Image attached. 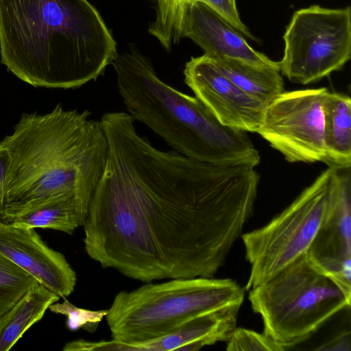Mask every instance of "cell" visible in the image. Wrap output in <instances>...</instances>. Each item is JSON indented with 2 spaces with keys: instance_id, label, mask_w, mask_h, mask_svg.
I'll use <instances>...</instances> for the list:
<instances>
[{
  "instance_id": "cell-1",
  "label": "cell",
  "mask_w": 351,
  "mask_h": 351,
  "mask_svg": "<svg viewBox=\"0 0 351 351\" xmlns=\"http://www.w3.org/2000/svg\"><path fill=\"white\" fill-rule=\"evenodd\" d=\"M100 121L108 150L83 224L88 256L145 282L213 278L253 213L254 167L158 149L127 112Z\"/></svg>"
},
{
  "instance_id": "cell-2",
  "label": "cell",
  "mask_w": 351,
  "mask_h": 351,
  "mask_svg": "<svg viewBox=\"0 0 351 351\" xmlns=\"http://www.w3.org/2000/svg\"><path fill=\"white\" fill-rule=\"evenodd\" d=\"M117 54L88 0H0L1 62L33 86L79 88L103 75Z\"/></svg>"
},
{
  "instance_id": "cell-3",
  "label": "cell",
  "mask_w": 351,
  "mask_h": 351,
  "mask_svg": "<svg viewBox=\"0 0 351 351\" xmlns=\"http://www.w3.org/2000/svg\"><path fill=\"white\" fill-rule=\"evenodd\" d=\"M0 145L10 159L1 215L62 193L92 196L108 150L100 120L60 104L45 114H23Z\"/></svg>"
},
{
  "instance_id": "cell-4",
  "label": "cell",
  "mask_w": 351,
  "mask_h": 351,
  "mask_svg": "<svg viewBox=\"0 0 351 351\" xmlns=\"http://www.w3.org/2000/svg\"><path fill=\"white\" fill-rule=\"evenodd\" d=\"M112 65L128 114L173 150L211 164H259V152L245 132L223 125L195 95L163 82L137 49L117 53Z\"/></svg>"
},
{
  "instance_id": "cell-5",
  "label": "cell",
  "mask_w": 351,
  "mask_h": 351,
  "mask_svg": "<svg viewBox=\"0 0 351 351\" xmlns=\"http://www.w3.org/2000/svg\"><path fill=\"white\" fill-rule=\"evenodd\" d=\"M245 287L230 278H173L114 297L106 316L112 339L140 343L165 336L202 315L241 305Z\"/></svg>"
},
{
  "instance_id": "cell-6",
  "label": "cell",
  "mask_w": 351,
  "mask_h": 351,
  "mask_svg": "<svg viewBox=\"0 0 351 351\" xmlns=\"http://www.w3.org/2000/svg\"><path fill=\"white\" fill-rule=\"evenodd\" d=\"M249 291L263 333L285 350L306 341L351 302L311 263L306 253Z\"/></svg>"
},
{
  "instance_id": "cell-7",
  "label": "cell",
  "mask_w": 351,
  "mask_h": 351,
  "mask_svg": "<svg viewBox=\"0 0 351 351\" xmlns=\"http://www.w3.org/2000/svg\"><path fill=\"white\" fill-rule=\"evenodd\" d=\"M333 167H328L269 223L241 235L250 265L245 291L307 253L326 213Z\"/></svg>"
},
{
  "instance_id": "cell-8",
  "label": "cell",
  "mask_w": 351,
  "mask_h": 351,
  "mask_svg": "<svg viewBox=\"0 0 351 351\" xmlns=\"http://www.w3.org/2000/svg\"><path fill=\"white\" fill-rule=\"evenodd\" d=\"M282 38L280 74L303 85L319 81L351 58V9L312 5L298 10Z\"/></svg>"
},
{
  "instance_id": "cell-9",
  "label": "cell",
  "mask_w": 351,
  "mask_h": 351,
  "mask_svg": "<svg viewBox=\"0 0 351 351\" xmlns=\"http://www.w3.org/2000/svg\"><path fill=\"white\" fill-rule=\"evenodd\" d=\"M326 88L283 91L263 112L256 132L291 163L324 162Z\"/></svg>"
},
{
  "instance_id": "cell-10",
  "label": "cell",
  "mask_w": 351,
  "mask_h": 351,
  "mask_svg": "<svg viewBox=\"0 0 351 351\" xmlns=\"http://www.w3.org/2000/svg\"><path fill=\"white\" fill-rule=\"evenodd\" d=\"M306 254L351 300L350 167H333L326 213Z\"/></svg>"
},
{
  "instance_id": "cell-11",
  "label": "cell",
  "mask_w": 351,
  "mask_h": 351,
  "mask_svg": "<svg viewBox=\"0 0 351 351\" xmlns=\"http://www.w3.org/2000/svg\"><path fill=\"white\" fill-rule=\"evenodd\" d=\"M183 73L186 85L223 125L256 133L267 105L239 88L209 57H191Z\"/></svg>"
},
{
  "instance_id": "cell-12",
  "label": "cell",
  "mask_w": 351,
  "mask_h": 351,
  "mask_svg": "<svg viewBox=\"0 0 351 351\" xmlns=\"http://www.w3.org/2000/svg\"><path fill=\"white\" fill-rule=\"evenodd\" d=\"M0 254L60 298L64 299L74 291L75 271L65 256L48 246L34 228L0 220Z\"/></svg>"
},
{
  "instance_id": "cell-13",
  "label": "cell",
  "mask_w": 351,
  "mask_h": 351,
  "mask_svg": "<svg viewBox=\"0 0 351 351\" xmlns=\"http://www.w3.org/2000/svg\"><path fill=\"white\" fill-rule=\"evenodd\" d=\"M180 35L182 38L192 40L209 58H231L279 69L278 62L255 50L238 30L202 2H191L185 6Z\"/></svg>"
},
{
  "instance_id": "cell-14",
  "label": "cell",
  "mask_w": 351,
  "mask_h": 351,
  "mask_svg": "<svg viewBox=\"0 0 351 351\" xmlns=\"http://www.w3.org/2000/svg\"><path fill=\"white\" fill-rule=\"evenodd\" d=\"M91 197L76 191L51 195L5 213L0 220L17 226L49 228L72 234L83 226Z\"/></svg>"
},
{
  "instance_id": "cell-15",
  "label": "cell",
  "mask_w": 351,
  "mask_h": 351,
  "mask_svg": "<svg viewBox=\"0 0 351 351\" xmlns=\"http://www.w3.org/2000/svg\"><path fill=\"white\" fill-rule=\"evenodd\" d=\"M241 306L233 305L195 317L174 331L138 344L140 351H196L227 341L237 327Z\"/></svg>"
},
{
  "instance_id": "cell-16",
  "label": "cell",
  "mask_w": 351,
  "mask_h": 351,
  "mask_svg": "<svg viewBox=\"0 0 351 351\" xmlns=\"http://www.w3.org/2000/svg\"><path fill=\"white\" fill-rule=\"evenodd\" d=\"M195 1L202 2L216 11L245 38L259 42L241 19L236 0H154L156 19L149 25L148 32L156 38L167 51L171 50L172 45L181 40V24L185 6Z\"/></svg>"
},
{
  "instance_id": "cell-17",
  "label": "cell",
  "mask_w": 351,
  "mask_h": 351,
  "mask_svg": "<svg viewBox=\"0 0 351 351\" xmlns=\"http://www.w3.org/2000/svg\"><path fill=\"white\" fill-rule=\"evenodd\" d=\"M324 144L328 167H351V99L328 91L324 101Z\"/></svg>"
},
{
  "instance_id": "cell-18",
  "label": "cell",
  "mask_w": 351,
  "mask_h": 351,
  "mask_svg": "<svg viewBox=\"0 0 351 351\" xmlns=\"http://www.w3.org/2000/svg\"><path fill=\"white\" fill-rule=\"evenodd\" d=\"M60 299L55 293L38 282L0 318V351H8L45 311Z\"/></svg>"
},
{
  "instance_id": "cell-19",
  "label": "cell",
  "mask_w": 351,
  "mask_h": 351,
  "mask_svg": "<svg viewBox=\"0 0 351 351\" xmlns=\"http://www.w3.org/2000/svg\"><path fill=\"white\" fill-rule=\"evenodd\" d=\"M210 58L239 88L265 105L285 91L278 69L259 66L231 58Z\"/></svg>"
},
{
  "instance_id": "cell-20",
  "label": "cell",
  "mask_w": 351,
  "mask_h": 351,
  "mask_svg": "<svg viewBox=\"0 0 351 351\" xmlns=\"http://www.w3.org/2000/svg\"><path fill=\"white\" fill-rule=\"evenodd\" d=\"M38 282L0 254V318Z\"/></svg>"
},
{
  "instance_id": "cell-21",
  "label": "cell",
  "mask_w": 351,
  "mask_h": 351,
  "mask_svg": "<svg viewBox=\"0 0 351 351\" xmlns=\"http://www.w3.org/2000/svg\"><path fill=\"white\" fill-rule=\"evenodd\" d=\"M49 310L57 314L66 316V325L69 330L76 331L82 328L88 332H95L101 320L106 317L108 309L92 311L82 308L71 304L64 298L63 302H55Z\"/></svg>"
},
{
  "instance_id": "cell-22",
  "label": "cell",
  "mask_w": 351,
  "mask_h": 351,
  "mask_svg": "<svg viewBox=\"0 0 351 351\" xmlns=\"http://www.w3.org/2000/svg\"><path fill=\"white\" fill-rule=\"evenodd\" d=\"M226 342L228 351H285L264 333L244 328L236 327Z\"/></svg>"
},
{
  "instance_id": "cell-23",
  "label": "cell",
  "mask_w": 351,
  "mask_h": 351,
  "mask_svg": "<svg viewBox=\"0 0 351 351\" xmlns=\"http://www.w3.org/2000/svg\"><path fill=\"white\" fill-rule=\"evenodd\" d=\"M315 350L324 351H350L351 335L350 330H343L331 339L323 343L319 346L313 348Z\"/></svg>"
},
{
  "instance_id": "cell-24",
  "label": "cell",
  "mask_w": 351,
  "mask_h": 351,
  "mask_svg": "<svg viewBox=\"0 0 351 351\" xmlns=\"http://www.w3.org/2000/svg\"><path fill=\"white\" fill-rule=\"evenodd\" d=\"M8 152L0 145V217L5 207L7 189V176L10 167Z\"/></svg>"
}]
</instances>
